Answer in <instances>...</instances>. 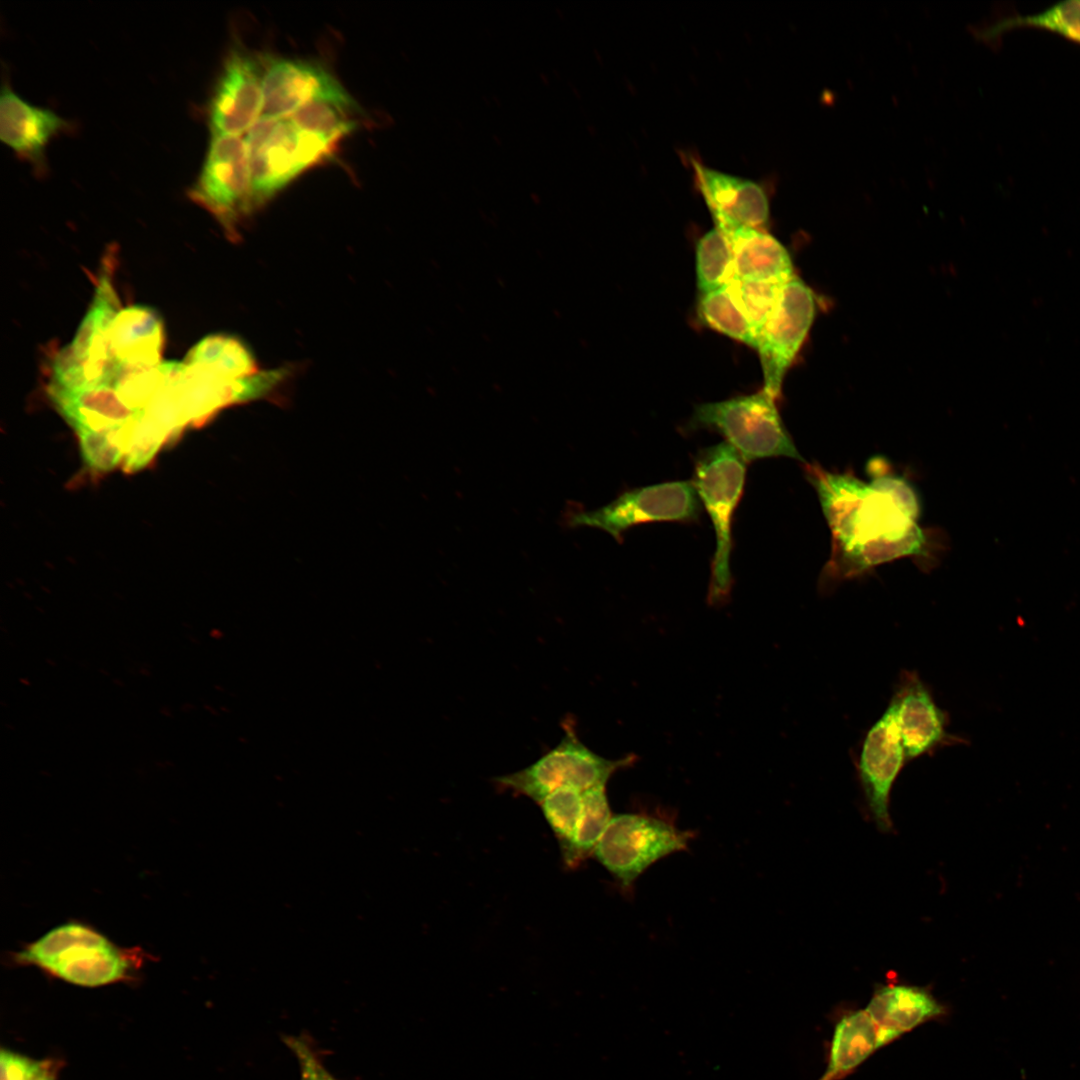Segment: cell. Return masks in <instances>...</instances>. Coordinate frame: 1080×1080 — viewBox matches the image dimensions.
I'll list each match as a JSON object with an SVG mask.
<instances>
[{
	"mask_svg": "<svg viewBox=\"0 0 1080 1080\" xmlns=\"http://www.w3.org/2000/svg\"><path fill=\"white\" fill-rule=\"evenodd\" d=\"M880 1047L878 1028L865 1008L846 1014L835 1026L827 1067L819 1080L846 1077Z\"/></svg>",
	"mask_w": 1080,
	"mask_h": 1080,
	"instance_id": "21",
	"label": "cell"
},
{
	"mask_svg": "<svg viewBox=\"0 0 1080 1080\" xmlns=\"http://www.w3.org/2000/svg\"><path fill=\"white\" fill-rule=\"evenodd\" d=\"M538 805L563 854L576 835L582 813V792L573 788H561L548 794Z\"/></svg>",
	"mask_w": 1080,
	"mask_h": 1080,
	"instance_id": "27",
	"label": "cell"
},
{
	"mask_svg": "<svg viewBox=\"0 0 1080 1080\" xmlns=\"http://www.w3.org/2000/svg\"><path fill=\"white\" fill-rule=\"evenodd\" d=\"M700 499L691 481H670L630 489L594 510L569 504L561 516L567 528L603 530L616 541L630 528L654 522L691 523L699 519Z\"/></svg>",
	"mask_w": 1080,
	"mask_h": 1080,
	"instance_id": "6",
	"label": "cell"
},
{
	"mask_svg": "<svg viewBox=\"0 0 1080 1080\" xmlns=\"http://www.w3.org/2000/svg\"><path fill=\"white\" fill-rule=\"evenodd\" d=\"M564 736L553 749L526 768L494 779L501 790L525 796L537 804L548 794L573 788L580 792L606 785L618 769L629 766L633 757L605 759L588 749L578 738L570 721L563 724Z\"/></svg>",
	"mask_w": 1080,
	"mask_h": 1080,
	"instance_id": "7",
	"label": "cell"
},
{
	"mask_svg": "<svg viewBox=\"0 0 1080 1080\" xmlns=\"http://www.w3.org/2000/svg\"><path fill=\"white\" fill-rule=\"evenodd\" d=\"M359 107L348 94L342 97L317 98L293 113L288 119L300 130L317 135L333 145L358 126Z\"/></svg>",
	"mask_w": 1080,
	"mask_h": 1080,
	"instance_id": "22",
	"label": "cell"
},
{
	"mask_svg": "<svg viewBox=\"0 0 1080 1080\" xmlns=\"http://www.w3.org/2000/svg\"><path fill=\"white\" fill-rule=\"evenodd\" d=\"M582 813L576 835L562 856L568 867H576L591 856L612 816L605 785L582 792Z\"/></svg>",
	"mask_w": 1080,
	"mask_h": 1080,
	"instance_id": "25",
	"label": "cell"
},
{
	"mask_svg": "<svg viewBox=\"0 0 1080 1080\" xmlns=\"http://www.w3.org/2000/svg\"><path fill=\"white\" fill-rule=\"evenodd\" d=\"M698 314L709 326L734 340L754 349L758 347V337L733 295L729 284L703 293Z\"/></svg>",
	"mask_w": 1080,
	"mask_h": 1080,
	"instance_id": "24",
	"label": "cell"
},
{
	"mask_svg": "<svg viewBox=\"0 0 1080 1080\" xmlns=\"http://www.w3.org/2000/svg\"><path fill=\"white\" fill-rule=\"evenodd\" d=\"M283 1041L297 1059L300 1080H338L326 1068L319 1050L308 1035H286Z\"/></svg>",
	"mask_w": 1080,
	"mask_h": 1080,
	"instance_id": "29",
	"label": "cell"
},
{
	"mask_svg": "<svg viewBox=\"0 0 1080 1080\" xmlns=\"http://www.w3.org/2000/svg\"><path fill=\"white\" fill-rule=\"evenodd\" d=\"M1021 27L1047 30L1080 45V0L1062 1L1032 15L1004 17L983 31L982 36L992 42L1003 33Z\"/></svg>",
	"mask_w": 1080,
	"mask_h": 1080,
	"instance_id": "23",
	"label": "cell"
},
{
	"mask_svg": "<svg viewBox=\"0 0 1080 1080\" xmlns=\"http://www.w3.org/2000/svg\"><path fill=\"white\" fill-rule=\"evenodd\" d=\"M253 206L261 205L307 169L330 157L335 145L297 128L288 118L261 116L244 138Z\"/></svg>",
	"mask_w": 1080,
	"mask_h": 1080,
	"instance_id": "5",
	"label": "cell"
},
{
	"mask_svg": "<svg viewBox=\"0 0 1080 1080\" xmlns=\"http://www.w3.org/2000/svg\"><path fill=\"white\" fill-rule=\"evenodd\" d=\"M784 284L750 281L735 277L729 287L756 336L760 333L779 300Z\"/></svg>",
	"mask_w": 1080,
	"mask_h": 1080,
	"instance_id": "28",
	"label": "cell"
},
{
	"mask_svg": "<svg viewBox=\"0 0 1080 1080\" xmlns=\"http://www.w3.org/2000/svg\"><path fill=\"white\" fill-rule=\"evenodd\" d=\"M111 280L102 275L94 298L72 342L56 355L49 384L76 389L111 384L114 362L110 351V329L120 311Z\"/></svg>",
	"mask_w": 1080,
	"mask_h": 1080,
	"instance_id": "8",
	"label": "cell"
},
{
	"mask_svg": "<svg viewBox=\"0 0 1080 1080\" xmlns=\"http://www.w3.org/2000/svg\"><path fill=\"white\" fill-rule=\"evenodd\" d=\"M865 1009L878 1028L882 1046L945 1013L928 990L906 984L880 987Z\"/></svg>",
	"mask_w": 1080,
	"mask_h": 1080,
	"instance_id": "20",
	"label": "cell"
},
{
	"mask_svg": "<svg viewBox=\"0 0 1080 1080\" xmlns=\"http://www.w3.org/2000/svg\"><path fill=\"white\" fill-rule=\"evenodd\" d=\"M47 1072H48V1071H46L45 1073H43V1074H42L41 1076H39V1077H38V1078H37L36 1080H53V1079H52V1078H51V1077H50V1076L48 1075V1073H47Z\"/></svg>",
	"mask_w": 1080,
	"mask_h": 1080,
	"instance_id": "31",
	"label": "cell"
},
{
	"mask_svg": "<svg viewBox=\"0 0 1080 1080\" xmlns=\"http://www.w3.org/2000/svg\"><path fill=\"white\" fill-rule=\"evenodd\" d=\"M746 464L726 442L701 449L694 460L691 483L710 517L716 536L708 591L711 604L726 600L732 587V523L744 491Z\"/></svg>",
	"mask_w": 1080,
	"mask_h": 1080,
	"instance_id": "3",
	"label": "cell"
},
{
	"mask_svg": "<svg viewBox=\"0 0 1080 1080\" xmlns=\"http://www.w3.org/2000/svg\"><path fill=\"white\" fill-rule=\"evenodd\" d=\"M136 954L138 951L119 947L96 929L71 921L25 945L15 959L65 982L99 987L125 978Z\"/></svg>",
	"mask_w": 1080,
	"mask_h": 1080,
	"instance_id": "2",
	"label": "cell"
},
{
	"mask_svg": "<svg viewBox=\"0 0 1080 1080\" xmlns=\"http://www.w3.org/2000/svg\"><path fill=\"white\" fill-rule=\"evenodd\" d=\"M264 59L240 47L227 54L207 105L211 135L240 136L263 111Z\"/></svg>",
	"mask_w": 1080,
	"mask_h": 1080,
	"instance_id": "12",
	"label": "cell"
},
{
	"mask_svg": "<svg viewBox=\"0 0 1080 1080\" xmlns=\"http://www.w3.org/2000/svg\"><path fill=\"white\" fill-rule=\"evenodd\" d=\"M876 472L867 483L806 464L832 535L833 568L827 586L832 580L924 552L926 539L917 523L920 508L914 490L898 475Z\"/></svg>",
	"mask_w": 1080,
	"mask_h": 1080,
	"instance_id": "1",
	"label": "cell"
},
{
	"mask_svg": "<svg viewBox=\"0 0 1080 1080\" xmlns=\"http://www.w3.org/2000/svg\"><path fill=\"white\" fill-rule=\"evenodd\" d=\"M714 224L729 242L737 278L785 284L794 277L790 254L766 230L728 222Z\"/></svg>",
	"mask_w": 1080,
	"mask_h": 1080,
	"instance_id": "19",
	"label": "cell"
},
{
	"mask_svg": "<svg viewBox=\"0 0 1080 1080\" xmlns=\"http://www.w3.org/2000/svg\"><path fill=\"white\" fill-rule=\"evenodd\" d=\"M694 178L714 223L728 222L765 230L769 201L758 183L692 162Z\"/></svg>",
	"mask_w": 1080,
	"mask_h": 1080,
	"instance_id": "16",
	"label": "cell"
},
{
	"mask_svg": "<svg viewBox=\"0 0 1080 1080\" xmlns=\"http://www.w3.org/2000/svg\"><path fill=\"white\" fill-rule=\"evenodd\" d=\"M691 834L641 814L613 816L593 855L625 888L659 859L687 848Z\"/></svg>",
	"mask_w": 1080,
	"mask_h": 1080,
	"instance_id": "9",
	"label": "cell"
},
{
	"mask_svg": "<svg viewBox=\"0 0 1080 1080\" xmlns=\"http://www.w3.org/2000/svg\"><path fill=\"white\" fill-rule=\"evenodd\" d=\"M777 399L759 392L695 407L687 430L707 429L723 436L748 463L788 457L805 462L780 416Z\"/></svg>",
	"mask_w": 1080,
	"mask_h": 1080,
	"instance_id": "4",
	"label": "cell"
},
{
	"mask_svg": "<svg viewBox=\"0 0 1080 1080\" xmlns=\"http://www.w3.org/2000/svg\"><path fill=\"white\" fill-rule=\"evenodd\" d=\"M889 707L908 761L963 742L948 732L946 712L937 705L930 689L915 671L901 672Z\"/></svg>",
	"mask_w": 1080,
	"mask_h": 1080,
	"instance_id": "14",
	"label": "cell"
},
{
	"mask_svg": "<svg viewBox=\"0 0 1080 1080\" xmlns=\"http://www.w3.org/2000/svg\"><path fill=\"white\" fill-rule=\"evenodd\" d=\"M736 277L733 253L725 235L709 230L696 244L697 286L703 293L729 284Z\"/></svg>",
	"mask_w": 1080,
	"mask_h": 1080,
	"instance_id": "26",
	"label": "cell"
},
{
	"mask_svg": "<svg viewBox=\"0 0 1080 1080\" xmlns=\"http://www.w3.org/2000/svg\"><path fill=\"white\" fill-rule=\"evenodd\" d=\"M348 94L339 80L319 63L285 57L264 59L262 116L288 118L317 98Z\"/></svg>",
	"mask_w": 1080,
	"mask_h": 1080,
	"instance_id": "15",
	"label": "cell"
},
{
	"mask_svg": "<svg viewBox=\"0 0 1080 1080\" xmlns=\"http://www.w3.org/2000/svg\"><path fill=\"white\" fill-rule=\"evenodd\" d=\"M892 709L868 729L856 761V770L872 819L884 832L890 831V795L907 762Z\"/></svg>",
	"mask_w": 1080,
	"mask_h": 1080,
	"instance_id": "13",
	"label": "cell"
},
{
	"mask_svg": "<svg viewBox=\"0 0 1080 1080\" xmlns=\"http://www.w3.org/2000/svg\"><path fill=\"white\" fill-rule=\"evenodd\" d=\"M70 123L49 108L34 105L4 82L0 94V138L17 155L43 169L48 143Z\"/></svg>",
	"mask_w": 1080,
	"mask_h": 1080,
	"instance_id": "17",
	"label": "cell"
},
{
	"mask_svg": "<svg viewBox=\"0 0 1080 1080\" xmlns=\"http://www.w3.org/2000/svg\"><path fill=\"white\" fill-rule=\"evenodd\" d=\"M0 1066V1080H36L47 1071L41 1062L4 1048L1 1049Z\"/></svg>",
	"mask_w": 1080,
	"mask_h": 1080,
	"instance_id": "30",
	"label": "cell"
},
{
	"mask_svg": "<svg viewBox=\"0 0 1080 1080\" xmlns=\"http://www.w3.org/2000/svg\"><path fill=\"white\" fill-rule=\"evenodd\" d=\"M188 195L231 231L240 217L254 207L245 139L211 135L199 175Z\"/></svg>",
	"mask_w": 1080,
	"mask_h": 1080,
	"instance_id": "10",
	"label": "cell"
},
{
	"mask_svg": "<svg viewBox=\"0 0 1080 1080\" xmlns=\"http://www.w3.org/2000/svg\"><path fill=\"white\" fill-rule=\"evenodd\" d=\"M816 302L812 290L798 277L783 287L758 342L763 389L778 399L787 370L794 361L813 323Z\"/></svg>",
	"mask_w": 1080,
	"mask_h": 1080,
	"instance_id": "11",
	"label": "cell"
},
{
	"mask_svg": "<svg viewBox=\"0 0 1080 1080\" xmlns=\"http://www.w3.org/2000/svg\"><path fill=\"white\" fill-rule=\"evenodd\" d=\"M163 346V323L152 308L133 305L117 313L110 329L114 374L118 370L159 366Z\"/></svg>",
	"mask_w": 1080,
	"mask_h": 1080,
	"instance_id": "18",
	"label": "cell"
}]
</instances>
